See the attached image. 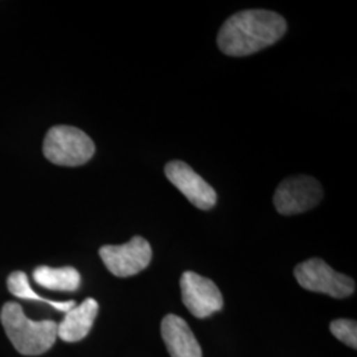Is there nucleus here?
<instances>
[{"mask_svg": "<svg viewBox=\"0 0 357 357\" xmlns=\"http://www.w3.org/2000/svg\"><path fill=\"white\" fill-rule=\"evenodd\" d=\"M181 299L196 318H208L224 306V299L215 282L193 271H185L180 280Z\"/></svg>", "mask_w": 357, "mask_h": 357, "instance_id": "7", "label": "nucleus"}, {"mask_svg": "<svg viewBox=\"0 0 357 357\" xmlns=\"http://www.w3.org/2000/svg\"><path fill=\"white\" fill-rule=\"evenodd\" d=\"M44 155L53 165L78 167L93 158L96 146L88 134L72 126H54L44 139Z\"/></svg>", "mask_w": 357, "mask_h": 357, "instance_id": "3", "label": "nucleus"}, {"mask_svg": "<svg viewBox=\"0 0 357 357\" xmlns=\"http://www.w3.org/2000/svg\"><path fill=\"white\" fill-rule=\"evenodd\" d=\"M166 176L199 209L208 211L217 203V193L204 178L181 160L167 163Z\"/></svg>", "mask_w": 357, "mask_h": 357, "instance_id": "8", "label": "nucleus"}, {"mask_svg": "<svg viewBox=\"0 0 357 357\" xmlns=\"http://www.w3.org/2000/svg\"><path fill=\"white\" fill-rule=\"evenodd\" d=\"M33 280L40 286L56 291H76L81 284L79 273L70 266H38L33 270Z\"/></svg>", "mask_w": 357, "mask_h": 357, "instance_id": "11", "label": "nucleus"}, {"mask_svg": "<svg viewBox=\"0 0 357 357\" xmlns=\"http://www.w3.org/2000/svg\"><path fill=\"white\" fill-rule=\"evenodd\" d=\"M98 303L93 298L85 299L79 306L66 312L64 320L57 324V337L66 343H76L88 336L98 314Z\"/></svg>", "mask_w": 357, "mask_h": 357, "instance_id": "10", "label": "nucleus"}, {"mask_svg": "<svg viewBox=\"0 0 357 357\" xmlns=\"http://www.w3.org/2000/svg\"><path fill=\"white\" fill-rule=\"evenodd\" d=\"M0 319L8 339L22 355H43L51 349L57 339L56 321L28 319L19 303L7 302L1 308Z\"/></svg>", "mask_w": 357, "mask_h": 357, "instance_id": "2", "label": "nucleus"}, {"mask_svg": "<svg viewBox=\"0 0 357 357\" xmlns=\"http://www.w3.org/2000/svg\"><path fill=\"white\" fill-rule=\"evenodd\" d=\"M323 190L319 181L311 176L284 178L274 193L275 209L284 216L303 213L319 204Z\"/></svg>", "mask_w": 357, "mask_h": 357, "instance_id": "6", "label": "nucleus"}, {"mask_svg": "<svg viewBox=\"0 0 357 357\" xmlns=\"http://www.w3.org/2000/svg\"><path fill=\"white\" fill-rule=\"evenodd\" d=\"M294 275L303 289L327 294L332 298H347L356 289L351 277L335 271L320 258L307 259L299 264L294 270Z\"/></svg>", "mask_w": 357, "mask_h": 357, "instance_id": "4", "label": "nucleus"}, {"mask_svg": "<svg viewBox=\"0 0 357 357\" xmlns=\"http://www.w3.org/2000/svg\"><path fill=\"white\" fill-rule=\"evenodd\" d=\"M105 266L116 277L126 278L141 273L153 258V249L141 236L123 245H105L100 249Z\"/></svg>", "mask_w": 357, "mask_h": 357, "instance_id": "5", "label": "nucleus"}, {"mask_svg": "<svg viewBox=\"0 0 357 357\" xmlns=\"http://www.w3.org/2000/svg\"><path fill=\"white\" fill-rule=\"evenodd\" d=\"M286 28L284 19L278 13L248 10L230 16L221 26L217 43L225 54L243 57L277 43Z\"/></svg>", "mask_w": 357, "mask_h": 357, "instance_id": "1", "label": "nucleus"}, {"mask_svg": "<svg viewBox=\"0 0 357 357\" xmlns=\"http://www.w3.org/2000/svg\"><path fill=\"white\" fill-rule=\"evenodd\" d=\"M7 287H8L10 293L15 295V296H17V298H20V299H29V301H38V302H43V303H48V305H51L52 307H54V308H57L63 312H68L76 306L75 301L54 302V301H50V299H45V298L40 296L31 289L28 277H26V273H23V271L13 273L7 280Z\"/></svg>", "mask_w": 357, "mask_h": 357, "instance_id": "12", "label": "nucleus"}, {"mask_svg": "<svg viewBox=\"0 0 357 357\" xmlns=\"http://www.w3.org/2000/svg\"><path fill=\"white\" fill-rule=\"evenodd\" d=\"M162 337L171 357H203L202 347L187 321L169 314L160 324Z\"/></svg>", "mask_w": 357, "mask_h": 357, "instance_id": "9", "label": "nucleus"}, {"mask_svg": "<svg viewBox=\"0 0 357 357\" xmlns=\"http://www.w3.org/2000/svg\"><path fill=\"white\" fill-rule=\"evenodd\" d=\"M333 336L343 342L344 344L356 349L357 348V323L355 320L337 319L333 320L330 324Z\"/></svg>", "mask_w": 357, "mask_h": 357, "instance_id": "13", "label": "nucleus"}]
</instances>
